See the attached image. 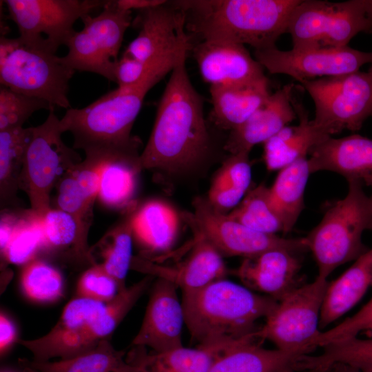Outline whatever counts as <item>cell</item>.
<instances>
[{
	"instance_id": "cell-1",
	"label": "cell",
	"mask_w": 372,
	"mask_h": 372,
	"mask_svg": "<svg viewBox=\"0 0 372 372\" xmlns=\"http://www.w3.org/2000/svg\"><path fill=\"white\" fill-rule=\"evenodd\" d=\"M190 47L188 38L178 50L149 138L141 154L142 169L167 176L183 174L199 166L209 153L203 101L186 70Z\"/></svg>"
},
{
	"instance_id": "cell-2",
	"label": "cell",
	"mask_w": 372,
	"mask_h": 372,
	"mask_svg": "<svg viewBox=\"0 0 372 372\" xmlns=\"http://www.w3.org/2000/svg\"><path fill=\"white\" fill-rule=\"evenodd\" d=\"M169 72L168 66H159L134 85L117 87L83 108L68 109L60 119L62 132L72 134L73 148L88 159L139 151L141 141L131 134L133 124L147 92Z\"/></svg>"
},
{
	"instance_id": "cell-3",
	"label": "cell",
	"mask_w": 372,
	"mask_h": 372,
	"mask_svg": "<svg viewBox=\"0 0 372 372\" xmlns=\"http://www.w3.org/2000/svg\"><path fill=\"white\" fill-rule=\"evenodd\" d=\"M300 0H197L176 1L185 14V28L202 40L275 47L285 33Z\"/></svg>"
},
{
	"instance_id": "cell-4",
	"label": "cell",
	"mask_w": 372,
	"mask_h": 372,
	"mask_svg": "<svg viewBox=\"0 0 372 372\" xmlns=\"http://www.w3.org/2000/svg\"><path fill=\"white\" fill-rule=\"evenodd\" d=\"M278 301L225 278L183 293L185 324L197 345L230 343L256 337L257 320Z\"/></svg>"
},
{
	"instance_id": "cell-5",
	"label": "cell",
	"mask_w": 372,
	"mask_h": 372,
	"mask_svg": "<svg viewBox=\"0 0 372 372\" xmlns=\"http://www.w3.org/2000/svg\"><path fill=\"white\" fill-rule=\"evenodd\" d=\"M348 184L345 197L331 203L321 221L304 237L316 262L318 276L326 279L339 266L355 260L368 250L362 236L371 229V197L360 182Z\"/></svg>"
},
{
	"instance_id": "cell-6",
	"label": "cell",
	"mask_w": 372,
	"mask_h": 372,
	"mask_svg": "<svg viewBox=\"0 0 372 372\" xmlns=\"http://www.w3.org/2000/svg\"><path fill=\"white\" fill-rule=\"evenodd\" d=\"M75 71L62 57L23 42L0 38V83L13 91L43 99L66 110L69 82Z\"/></svg>"
},
{
	"instance_id": "cell-7",
	"label": "cell",
	"mask_w": 372,
	"mask_h": 372,
	"mask_svg": "<svg viewBox=\"0 0 372 372\" xmlns=\"http://www.w3.org/2000/svg\"><path fill=\"white\" fill-rule=\"evenodd\" d=\"M60 119L50 111L45 121L32 127L21 170L19 189L28 196L30 211L39 218L52 207L50 194L64 174L83 160L62 140Z\"/></svg>"
},
{
	"instance_id": "cell-8",
	"label": "cell",
	"mask_w": 372,
	"mask_h": 372,
	"mask_svg": "<svg viewBox=\"0 0 372 372\" xmlns=\"http://www.w3.org/2000/svg\"><path fill=\"white\" fill-rule=\"evenodd\" d=\"M362 32H371L363 0H300L286 31L293 49L347 46Z\"/></svg>"
},
{
	"instance_id": "cell-9",
	"label": "cell",
	"mask_w": 372,
	"mask_h": 372,
	"mask_svg": "<svg viewBox=\"0 0 372 372\" xmlns=\"http://www.w3.org/2000/svg\"><path fill=\"white\" fill-rule=\"evenodd\" d=\"M300 84L315 105L313 122L329 136L343 130L358 131L372 116V68Z\"/></svg>"
},
{
	"instance_id": "cell-10",
	"label": "cell",
	"mask_w": 372,
	"mask_h": 372,
	"mask_svg": "<svg viewBox=\"0 0 372 372\" xmlns=\"http://www.w3.org/2000/svg\"><path fill=\"white\" fill-rule=\"evenodd\" d=\"M131 14L118 8L114 1H107L97 16H84L83 28L75 31L65 45L68 51L62 56L63 62L75 72L95 73L115 82L118 53Z\"/></svg>"
},
{
	"instance_id": "cell-11",
	"label": "cell",
	"mask_w": 372,
	"mask_h": 372,
	"mask_svg": "<svg viewBox=\"0 0 372 372\" xmlns=\"http://www.w3.org/2000/svg\"><path fill=\"white\" fill-rule=\"evenodd\" d=\"M10 18L19 37L27 44L55 54L74 34V23L107 1L6 0Z\"/></svg>"
},
{
	"instance_id": "cell-12",
	"label": "cell",
	"mask_w": 372,
	"mask_h": 372,
	"mask_svg": "<svg viewBox=\"0 0 372 372\" xmlns=\"http://www.w3.org/2000/svg\"><path fill=\"white\" fill-rule=\"evenodd\" d=\"M192 205L194 211L183 213V219L223 256L245 258L276 249L296 254L308 250L304 237L286 238L254 231L216 209L206 198L197 197Z\"/></svg>"
},
{
	"instance_id": "cell-13",
	"label": "cell",
	"mask_w": 372,
	"mask_h": 372,
	"mask_svg": "<svg viewBox=\"0 0 372 372\" xmlns=\"http://www.w3.org/2000/svg\"><path fill=\"white\" fill-rule=\"evenodd\" d=\"M329 281L317 276L295 288L280 300L256 335L282 351L311 352L310 340L320 331L321 308Z\"/></svg>"
},
{
	"instance_id": "cell-14",
	"label": "cell",
	"mask_w": 372,
	"mask_h": 372,
	"mask_svg": "<svg viewBox=\"0 0 372 372\" xmlns=\"http://www.w3.org/2000/svg\"><path fill=\"white\" fill-rule=\"evenodd\" d=\"M256 60L271 74L291 76L298 82L331 77L359 71L364 65L372 64V52L350 48H316L278 50L276 46L254 50Z\"/></svg>"
},
{
	"instance_id": "cell-15",
	"label": "cell",
	"mask_w": 372,
	"mask_h": 372,
	"mask_svg": "<svg viewBox=\"0 0 372 372\" xmlns=\"http://www.w3.org/2000/svg\"><path fill=\"white\" fill-rule=\"evenodd\" d=\"M105 302L78 297L64 307L56 324L45 335L34 340H19V343L39 362L59 358L66 360L85 353L94 346L88 337L91 322Z\"/></svg>"
},
{
	"instance_id": "cell-16",
	"label": "cell",
	"mask_w": 372,
	"mask_h": 372,
	"mask_svg": "<svg viewBox=\"0 0 372 372\" xmlns=\"http://www.w3.org/2000/svg\"><path fill=\"white\" fill-rule=\"evenodd\" d=\"M138 34L123 55L143 63L158 64L178 49L188 37L185 32V14L176 1L139 10L136 19Z\"/></svg>"
},
{
	"instance_id": "cell-17",
	"label": "cell",
	"mask_w": 372,
	"mask_h": 372,
	"mask_svg": "<svg viewBox=\"0 0 372 372\" xmlns=\"http://www.w3.org/2000/svg\"><path fill=\"white\" fill-rule=\"evenodd\" d=\"M191 251L173 265H164L141 256H133L131 269L167 280L191 293L225 278L227 273L223 256L203 237L194 234Z\"/></svg>"
},
{
	"instance_id": "cell-18",
	"label": "cell",
	"mask_w": 372,
	"mask_h": 372,
	"mask_svg": "<svg viewBox=\"0 0 372 372\" xmlns=\"http://www.w3.org/2000/svg\"><path fill=\"white\" fill-rule=\"evenodd\" d=\"M178 289L163 278L154 282L142 324L132 345L147 347L156 353L183 346L182 329L185 316Z\"/></svg>"
},
{
	"instance_id": "cell-19",
	"label": "cell",
	"mask_w": 372,
	"mask_h": 372,
	"mask_svg": "<svg viewBox=\"0 0 372 372\" xmlns=\"http://www.w3.org/2000/svg\"><path fill=\"white\" fill-rule=\"evenodd\" d=\"M203 81L211 86L242 85L265 78L262 66L244 45L225 40H202L193 48Z\"/></svg>"
},
{
	"instance_id": "cell-20",
	"label": "cell",
	"mask_w": 372,
	"mask_h": 372,
	"mask_svg": "<svg viewBox=\"0 0 372 372\" xmlns=\"http://www.w3.org/2000/svg\"><path fill=\"white\" fill-rule=\"evenodd\" d=\"M308 155L311 174L333 172L347 182L356 180L372 188V138L360 134L338 138L331 136L315 145Z\"/></svg>"
},
{
	"instance_id": "cell-21",
	"label": "cell",
	"mask_w": 372,
	"mask_h": 372,
	"mask_svg": "<svg viewBox=\"0 0 372 372\" xmlns=\"http://www.w3.org/2000/svg\"><path fill=\"white\" fill-rule=\"evenodd\" d=\"M291 251L276 249L243 258L233 273L244 286L277 301L301 285V263Z\"/></svg>"
},
{
	"instance_id": "cell-22",
	"label": "cell",
	"mask_w": 372,
	"mask_h": 372,
	"mask_svg": "<svg viewBox=\"0 0 372 372\" xmlns=\"http://www.w3.org/2000/svg\"><path fill=\"white\" fill-rule=\"evenodd\" d=\"M294 85H284L271 94L242 124L231 130L225 145L231 154H249L252 147L265 143L297 116L293 105Z\"/></svg>"
},
{
	"instance_id": "cell-23",
	"label": "cell",
	"mask_w": 372,
	"mask_h": 372,
	"mask_svg": "<svg viewBox=\"0 0 372 372\" xmlns=\"http://www.w3.org/2000/svg\"><path fill=\"white\" fill-rule=\"evenodd\" d=\"M183 218L169 203L151 200L130 216L133 238L141 249V257L155 261L168 253L177 241Z\"/></svg>"
},
{
	"instance_id": "cell-24",
	"label": "cell",
	"mask_w": 372,
	"mask_h": 372,
	"mask_svg": "<svg viewBox=\"0 0 372 372\" xmlns=\"http://www.w3.org/2000/svg\"><path fill=\"white\" fill-rule=\"evenodd\" d=\"M250 340L197 345L195 348L183 346L160 353L147 352L144 347L134 346L126 359L140 372H209L227 351Z\"/></svg>"
},
{
	"instance_id": "cell-25",
	"label": "cell",
	"mask_w": 372,
	"mask_h": 372,
	"mask_svg": "<svg viewBox=\"0 0 372 372\" xmlns=\"http://www.w3.org/2000/svg\"><path fill=\"white\" fill-rule=\"evenodd\" d=\"M101 164L85 158L67 172L56 187V208L72 214L86 236L98 197Z\"/></svg>"
},
{
	"instance_id": "cell-26",
	"label": "cell",
	"mask_w": 372,
	"mask_h": 372,
	"mask_svg": "<svg viewBox=\"0 0 372 372\" xmlns=\"http://www.w3.org/2000/svg\"><path fill=\"white\" fill-rule=\"evenodd\" d=\"M299 118L297 125H287L264 144V161L269 171L280 170L297 160L307 157L310 150L329 136L312 120L300 103L293 99Z\"/></svg>"
},
{
	"instance_id": "cell-27",
	"label": "cell",
	"mask_w": 372,
	"mask_h": 372,
	"mask_svg": "<svg viewBox=\"0 0 372 372\" xmlns=\"http://www.w3.org/2000/svg\"><path fill=\"white\" fill-rule=\"evenodd\" d=\"M209 92L212 120L230 131L242 124L271 94L267 77L242 85L210 86Z\"/></svg>"
},
{
	"instance_id": "cell-28",
	"label": "cell",
	"mask_w": 372,
	"mask_h": 372,
	"mask_svg": "<svg viewBox=\"0 0 372 372\" xmlns=\"http://www.w3.org/2000/svg\"><path fill=\"white\" fill-rule=\"evenodd\" d=\"M372 285V248L354 260L338 278L329 282L320 318V330L353 308Z\"/></svg>"
},
{
	"instance_id": "cell-29",
	"label": "cell",
	"mask_w": 372,
	"mask_h": 372,
	"mask_svg": "<svg viewBox=\"0 0 372 372\" xmlns=\"http://www.w3.org/2000/svg\"><path fill=\"white\" fill-rule=\"evenodd\" d=\"M258 340L243 342L227 351L209 372H284L299 371L301 360L309 352L305 350L267 349Z\"/></svg>"
},
{
	"instance_id": "cell-30",
	"label": "cell",
	"mask_w": 372,
	"mask_h": 372,
	"mask_svg": "<svg viewBox=\"0 0 372 372\" xmlns=\"http://www.w3.org/2000/svg\"><path fill=\"white\" fill-rule=\"evenodd\" d=\"M125 351L115 349L107 339L74 358L55 362L20 359L23 372H140L130 363Z\"/></svg>"
},
{
	"instance_id": "cell-31",
	"label": "cell",
	"mask_w": 372,
	"mask_h": 372,
	"mask_svg": "<svg viewBox=\"0 0 372 372\" xmlns=\"http://www.w3.org/2000/svg\"><path fill=\"white\" fill-rule=\"evenodd\" d=\"M310 174L308 158H302L279 170L269 187V201L282 223L284 234L293 229L304 208V190Z\"/></svg>"
},
{
	"instance_id": "cell-32",
	"label": "cell",
	"mask_w": 372,
	"mask_h": 372,
	"mask_svg": "<svg viewBox=\"0 0 372 372\" xmlns=\"http://www.w3.org/2000/svg\"><path fill=\"white\" fill-rule=\"evenodd\" d=\"M141 154L110 158L102 162L98 198L113 209L134 208L132 205L138 176L142 168Z\"/></svg>"
},
{
	"instance_id": "cell-33",
	"label": "cell",
	"mask_w": 372,
	"mask_h": 372,
	"mask_svg": "<svg viewBox=\"0 0 372 372\" xmlns=\"http://www.w3.org/2000/svg\"><path fill=\"white\" fill-rule=\"evenodd\" d=\"M32 127L0 131L1 207L18 205L17 192L25 155L30 142Z\"/></svg>"
},
{
	"instance_id": "cell-34",
	"label": "cell",
	"mask_w": 372,
	"mask_h": 372,
	"mask_svg": "<svg viewBox=\"0 0 372 372\" xmlns=\"http://www.w3.org/2000/svg\"><path fill=\"white\" fill-rule=\"evenodd\" d=\"M251 168L249 154H231L214 176L207 200L223 212L236 207L250 189Z\"/></svg>"
},
{
	"instance_id": "cell-35",
	"label": "cell",
	"mask_w": 372,
	"mask_h": 372,
	"mask_svg": "<svg viewBox=\"0 0 372 372\" xmlns=\"http://www.w3.org/2000/svg\"><path fill=\"white\" fill-rule=\"evenodd\" d=\"M132 231L130 218L109 231L90 247L92 265H99L115 279L119 291L125 287V278L132 261Z\"/></svg>"
},
{
	"instance_id": "cell-36",
	"label": "cell",
	"mask_w": 372,
	"mask_h": 372,
	"mask_svg": "<svg viewBox=\"0 0 372 372\" xmlns=\"http://www.w3.org/2000/svg\"><path fill=\"white\" fill-rule=\"evenodd\" d=\"M46 250H64L76 258L92 265L86 236L70 214L58 208H51L41 218Z\"/></svg>"
},
{
	"instance_id": "cell-37",
	"label": "cell",
	"mask_w": 372,
	"mask_h": 372,
	"mask_svg": "<svg viewBox=\"0 0 372 372\" xmlns=\"http://www.w3.org/2000/svg\"><path fill=\"white\" fill-rule=\"evenodd\" d=\"M227 215L258 232L272 235L284 232L282 223L271 205L269 187L265 185L250 189L238 206Z\"/></svg>"
},
{
	"instance_id": "cell-38",
	"label": "cell",
	"mask_w": 372,
	"mask_h": 372,
	"mask_svg": "<svg viewBox=\"0 0 372 372\" xmlns=\"http://www.w3.org/2000/svg\"><path fill=\"white\" fill-rule=\"evenodd\" d=\"M154 276L147 275L134 285L119 291L90 324L88 337L94 346L107 339L150 285Z\"/></svg>"
},
{
	"instance_id": "cell-39",
	"label": "cell",
	"mask_w": 372,
	"mask_h": 372,
	"mask_svg": "<svg viewBox=\"0 0 372 372\" xmlns=\"http://www.w3.org/2000/svg\"><path fill=\"white\" fill-rule=\"evenodd\" d=\"M41 249H44V238L41 218L29 209L17 217L10 240L1 252L9 263L26 265L34 260Z\"/></svg>"
},
{
	"instance_id": "cell-40",
	"label": "cell",
	"mask_w": 372,
	"mask_h": 372,
	"mask_svg": "<svg viewBox=\"0 0 372 372\" xmlns=\"http://www.w3.org/2000/svg\"><path fill=\"white\" fill-rule=\"evenodd\" d=\"M322 352L314 356L306 355L302 361L304 370L322 369L326 370L336 362L352 365L372 362V338L358 337L329 344L322 347Z\"/></svg>"
},
{
	"instance_id": "cell-41",
	"label": "cell",
	"mask_w": 372,
	"mask_h": 372,
	"mask_svg": "<svg viewBox=\"0 0 372 372\" xmlns=\"http://www.w3.org/2000/svg\"><path fill=\"white\" fill-rule=\"evenodd\" d=\"M21 286L24 294L37 302H52L63 295V283L60 272L48 263L33 260L21 273Z\"/></svg>"
},
{
	"instance_id": "cell-42",
	"label": "cell",
	"mask_w": 372,
	"mask_h": 372,
	"mask_svg": "<svg viewBox=\"0 0 372 372\" xmlns=\"http://www.w3.org/2000/svg\"><path fill=\"white\" fill-rule=\"evenodd\" d=\"M50 103L13 91L3 85L0 87V131L23 127L35 112L54 110Z\"/></svg>"
},
{
	"instance_id": "cell-43",
	"label": "cell",
	"mask_w": 372,
	"mask_h": 372,
	"mask_svg": "<svg viewBox=\"0 0 372 372\" xmlns=\"http://www.w3.org/2000/svg\"><path fill=\"white\" fill-rule=\"evenodd\" d=\"M362 332L372 333V298L353 316L331 329L320 331L309 342L312 349L357 337Z\"/></svg>"
},
{
	"instance_id": "cell-44",
	"label": "cell",
	"mask_w": 372,
	"mask_h": 372,
	"mask_svg": "<svg viewBox=\"0 0 372 372\" xmlns=\"http://www.w3.org/2000/svg\"><path fill=\"white\" fill-rule=\"evenodd\" d=\"M119 291L117 282L99 265H92L81 276L77 285L79 297L107 302Z\"/></svg>"
},
{
	"instance_id": "cell-45",
	"label": "cell",
	"mask_w": 372,
	"mask_h": 372,
	"mask_svg": "<svg viewBox=\"0 0 372 372\" xmlns=\"http://www.w3.org/2000/svg\"><path fill=\"white\" fill-rule=\"evenodd\" d=\"M169 57L160 63L153 65L143 63L125 55H122L118 61L115 70V83L118 85L117 87L125 88L136 85L139 83L149 71L163 63Z\"/></svg>"
},
{
	"instance_id": "cell-46",
	"label": "cell",
	"mask_w": 372,
	"mask_h": 372,
	"mask_svg": "<svg viewBox=\"0 0 372 372\" xmlns=\"http://www.w3.org/2000/svg\"><path fill=\"white\" fill-rule=\"evenodd\" d=\"M16 339V329L11 320L2 312L0 315V352L3 355Z\"/></svg>"
},
{
	"instance_id": "cell-47",
	"label": "cell",
	"mask_w": 372,
	"mask_h": 372,
	"mask_svg": "<svg viewBox=\"0 0 372 372\" xmlns=\"http://www.w3.org/2000/svg\"><path fill=\"white\" fill-rule=\"evenodd\" d=\"M116 6L123 10L132 11V10H142L152 7L165 4V0H117L114 1Z\"/></svg>"
},
{
	"instance_id": "cell-48",
	"label": "cell",
	"mask_w": 372,
	"mask_h": 372,
	"mask_svg": "<svg viewBox=\"0 0 372 372\" xmlns=\"http://www.w3.org/2000/svg\"><path fill=\"white\" fill-rule=\"evenodd\" d=\"M325 372H361L360 370L354 365L344 363L336 362L328 367Z\"/></svg>"
},
{
	"instance_id": "cell-49",
	"label": "cell",
	"mask_w": 372,
	"mask_h": 372,
	"mask_svg": "<svg viewBox=\"0 0 372 372\" xmlns=\"http://www.w3.org/2000/svg\"><path fill=\"white\" fill-rule=\"evenodd\" d=\"M366 16L369 20L372 32V0H363Z\"/></svg>"
},
{
	"instance_id": "cell-50",
	"label": "cell",
	"mask_w": 372,
	"mask_h": 372,
	"mask_svg": "<svg viewBox=\"0 0 372 372\" xmlns=\"http://www.w3.org/2000/svg\"><path fill=\"white\" fill-rule=\"evenodd\" d=\"M354 366L358 367L361 372H372V362H365Z\"/></svg>"
},
{
	"instance_id": "cell-51",
	"label": "cell",
	"mask_w": 372,
	"mask_h": 372,
	"mask_svg": "<svg viewBox=\"0 0 372 372\" xmlns=\"http://www.w3.org/2000/svg\"><path fill=\"white\" fill-rule=\"evenodd\" d=\"M326 370L322 369H309V370H304V371H296V370H287L284 372H325Z\"/></svg>"
},
{
	"instance_id": "cell-52",
	"label": "cell",
	"mask_w": 372,
	"mask_h": 372,
	"mask_svg": "<svg viewBox=\"0 0 372 372\" xmlns=\"http://www.w3.org/2000/svg\"><path fill=\"white\" fill-rule=\"evenodd\" d=\"M371 200V229H372V195L370 196Z\"/></svg>"
},
{
	"instance_id": "cell-53",
	"label": "cell",
	"mask_w": 372,
	"mask_h": 372,
	"mask_svg": "<svg viewBox=\"0 0 372 372\" xmlns=\"http://www.w3.org/2000/svg\"><path fill=\"white\" fill-rule=\"evenodd\" d=\"M1 372H12V371H5V370H4V371H1Z\"/></svg>"
}]
</instances>
